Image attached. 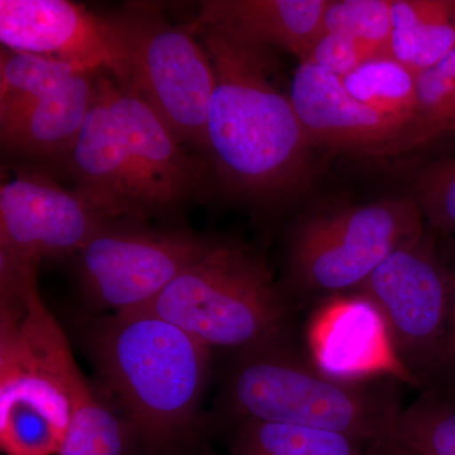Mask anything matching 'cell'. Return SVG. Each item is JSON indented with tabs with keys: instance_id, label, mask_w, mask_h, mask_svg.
Returning a JSON list of instances; mask_svg holds the SVG:
<instances>
[{
	"instance_id": "obj_5",
	"label": "cell",
	"mask_w": 455,
	"mask_h": 455,
	"mask_svg": "<svg viewBox=\"0 0 455 455\" xmlns=\"http://www.w3.org/2000/svg\"><path fill=\"white\" fill-rule=\"evenodd\" d=\"M123 53L125 82L185 146L205 155L214 71L190 27L172 25L157 7L128 4L103 16Z\"/></svg>"
},
{
	"instance_id": "obj_23",
	"label": "cell",
	"mask_w": 455,
	"mask_h": 455,
	"mask_svg": "<svg viewBox=\"0 0 455 455\" xmlns=\"http://www.w3.org/2000/svg\"><path fill=\"white\" fill-rule=\"evenodd\" d=\"M323 31L366 42L391 57L392 0H329Z\"/></svg>"
},
{
	"instance_id": "obj_21",
	"label": "cell",
	"mask_w": 455,
	"mask_h": 455,
	"mask_svg": "<svg viewBox=\"0 0 455 455\" xmlns=\"http://www.w3.org/2000/svg\"><path fill=\"white\" fill-rule=\"evenodd\" d=\"M387 443L403 455H455V401L424 391L401 409Z\"/></svg>"
},
{
	"instance_id": "obj_27",
	"label": "cell",
	"mask_w": 455,
	"mask_h": 455,
	"mask_svg": "<svg viewBox=\"0 0 455 455\" xmlns=\"http://www.w3.org/2000/svg\"><path fill=\"white\" fill-rule=\"evenodd\" d=\"M443 256L447 262L449 277H451L448 328L438 361L425 383L424 390L435 392L455 401V244H449Z\"/></svg>"
},
{
	"instance_id": "obj_8",
	"label": "cell",
	"mask_w": 455,
	"mask_h": 455,
	"mask_svg": "<svg viewBox=\"0 0 455 455\" xmlns=\"http://www.w3.org/2000/svg\"><path fill=\"white\" fill-rule=\"evenodd\" d=\"M215 242L187 230L112 223L77 253L80 280L95 307L114 313L143 309Z\"/></svg>"
},
{
	"instance_id": "obj_14",
	"label": "cell",
	"mask_w": 455,
	"mask_h": 455,
	"mask_svg": "<svg viewBox=\"0 0 455 455\" xmlns=\"http://www.w3.org/2000/svg\"><path fill=\"white\" fill-rule=\"evenodd\" d=\"M104 75L83 130L66 158L75 188L112 220H146L139 184L108 100Z\"/></svg>"
},
{
	"instance_id": "obj_11",
	"label": "cell",
	"mask_w": 455,
	"mask_h": 455,
	"mask_svg": "<svg viewBox=\"0 0 455 455\" xmlns=\"http://www.w3.org/2000/svg\"><path fill=\"white\" fill-rule=\"evenodd\" d=\"M0 41L4 49L125 82L123 53L104 17L68 0H0Z\"/></svg>"
},
{
	"instance_id": "obj_26",
	"label": "cell",
	"mask_w": 455,
	"mask_h": 455,
	"mask_svg": "<svg viewBox=\"0 0 455 455\" xmlns=\"http://www.w3.org/2000/svg\"><path fill=\"white\" fill-rule=\"evenodd\" d=\"M379 57L388 56L366 42L339 33L323 31L310 44L300 62H310L344 79L362 65Z\"/></svg>"
},
{
	"instance_id": "obj_18",
	"label": "cell",
	"mask_w": 455,
	"mask_h": 455,
	"mask_svg": "<svg viewBox=\"0 0 455 455\" xmlns=\"http://www.w3.org/2000/svg\"><path fill=\"white\" fill-rule=\"evenodd\" d=\"M454 50V2L392 0V59L418 75Z\"/></svg>"
},
{
	"instance_id": "obj_25",
	"label": "cell",
	"mask_w": 455,
	"mask_h": 455,
	"mask_svg": "<svg viewBox=\"0 0 455 455\" xmlns=\"http://www.w3.org/2000/svg\"><path fill=\"white\" fill-rule=\"evenodd\" d=\"M414 196L434 229L455 235V160L421 171L415 178Z\"/></svg>"
},
{
	"instance_id": "obj_16",
	"label": "cell",
	"mask_w": 455,
	"mask_h": 455,
	"mask_svg": "<svg viewBox=\"0 0 455 455\" xmlns=\"http://www.w3.org/2000/svg\"><path fill=\"white\" fill-rule=\"evenodd\" d=\"M82 73L44 95L14 121L0 127L2 146L35 158H68L97 92L99 75Z\"/></svg>"
},
{
	"instance_id": "obj_1",
	"label": "cell",
	"mask_w": 455,
	"mask_h": 455,
	"mask_svg": "<svg viewBox=\"0 0 455 455\" xmlns=\"http://www.w3.org/2000/svg\"><path fill=\"white\" fill-rule=\"evenodd\" d=\"M214 71L205 156L227 193L278 204L300 193L313 148L290 95L275 84L268 47L227 27L188 26Z\"/></svg>"
},
{
	"instance_id": "obj_12",
	"label": "cell",
	"mask_w": 455,
	"mask_h": 455,
	"mask_svg": "<svg viewBox=\"0 0 455 455\" xmlns=\"http://www.w3.org/2000/svg\"><path fill=\"white\" fill-rule=\"evenodd\" d=\"M146 217L178 208L202 191L206 164L190 156L169 125L128 84L104 75Z\"/></svg>"
},
{
	"instance_id": "obj_28",
	"label": "cell",
	"mask_w": 455,
	"mask_h": 455,
	"mask_svg": "<svg viewBox=\"0 0 455 455\" xmlns=\"http://www.w3.org/2000/svg\"><path fill=\"white\" fill-rule=\"evenodd\" d=\"M454 9H455V2H454Z\"/></svg>"
},
{
	"instance_id": "obj_3",
	"label": "cell",
	"mask_w": 455,
	"mask_h": 455,
	"mask_svg": "<svg viewBox=\"0 0 455 455\" xmlns=\"http://www.w3.org/2000/svg\"><path fill=\"white\" fill-rule=\"evenodd\" d=\"M226 406L241 423L316 427L361 443H387L401 411L390 388L329 376L290 344L238 355Z\"/></svg>"
},
{
	"instance_id": "obj_2",
	"label": "cell",
	"mask_w": 455,
	"mask_h": 455,
	"mask_svg": "<svg viewBox=\"0 0 455 455\" xmlns=\"http://www.w3.org/2000/svg\"><path fill=\"white\" fill-rule=\"evenodd\" d=\"M92 363L130 431L148 451H167L196 421L211 350L147 310L114 313L86 331Z\"/></svg>"
},
{
	"instance_id": "obj_6",
	"label": "cell",
	"mask_w": 455,
	"mask_h": 455,
	"mask_svg": "<svg viewBox=\"0 0 455 455\" xmlns=\"http://www.w3.org/2000/svg\"><path fill=\"white\" fill-rule=\"evenodd\" d=\"M424 220L414 197L310 215L290 238V283L305 295L359 291L386 257L425 235Z\"/></svg>"
},
{
	"instance_id": "obj_29",
	"label": "cell",
	"mask_w": 455,
	"mask_h": 455,
	"mask_svg": "<svg viewBox=\"0 0 455 455\" xmlns=\"http://www.w3.org/2000/svg\"><path fill=\"white\" fill-rule=\"evenodd\" d=\"M236 455H239V454H236Z\"/></svg>"
},
{
	"instance_id": "obj_9",
	"label": "cell",
	"mask_w": 455,
	"mask_h": 455,
	"mask_svg": "<svg viewBox=\"0 0 455 455\" xmlns=\"http://www.w3.org/2000/svg\"><path fill=\"white\" fill-rule=\"evenodd\" d=\"M289 95L313 147L387 157L431 140L420 116H392L368 107L349 94L341 77L310 62L299 64Z\"/></svg>"
},
{
	"instance_id": "obj_7",
	"label": "cell",
	"mask_w": 455,
	"mask_h": 455,
	"mask_svg": "<svg viewBox=\"0 0 455 455\" xmlns=\"http://www.w3.org/2000/svg\"><path fill=\"white\" fill-rule=\"evenodd\" d=\"M379 311L403 381L424 387L447 334L451 277L430 233L397 248L359 290Z\"/></svg>"
},
{
	"instance_id": "obj_15",
	"label": "cell",
	"mask_w": 455,
	"mask_h": 455,
	"mask_svg": "<svg viewBox=\"0 0 455 455\" xmlns=\"http://www.w3.org/2000/svg\"><path fill=\"white\" fill-rule=\"evenodd\" d=\"M307 338L314 364L344 381L390 373L403 381L387 331L364 296H338L316 311Z\"/></svg>"
},
{
	"instance_id": "obj_17",
	"label": "cell",
	"mask_w": 455,
	"mask_h": 455,
	"mask_svg": "<svg viewBox=\"0 0 455 455\" xmlns=\"http://www.w3.org/2000/svg\"><path fill=\"white\" fill-rule=\"evenodd\" d=\"M329 0H208L193 27H227L247 40L278 46L299 60L323 32Z\"/></svg>"
},
{
	"instance_id": "obj_24",
	"label": "cell",
	"mask_w": 455,
	"mask_h": 455,
	"mask_svg": "<svg viewBox=\"0 0 455 455\" xmlns=\"http://www.w3.org/2000/svg\"><path fill=\"white\" fill-rule=\"evenodd\" d=\"M66 435L49 416L32 407L0 410V447L7 455H60Z\"/></svg>"
},
{
	"instance_id": "obj_4",
	"label": "cell",
	"mask_w": 455,
	"mask_h": 455,
	"mask_svg": "<svg viewBox=\"0 0 455 455\" xmlns=\"http://www.w3.org/2000/svg\"><path fill=\"white\" fill-rule=\"evenodd\" d=\"M140 310L163 317L209 350L241 355L290 340L291 311L283 293L259 254L236 242L217 239Z\"/></svg>"
},
{
	"instance_id": "obj_19",
	"label": "cell",
	"mask_w": 455,
	"mask_h": 455,
	"mask_svg": "<svg viewBox=\"0 0 455 455\" xmlns=\"http://www.w3.org/2000/svg\"><path fill=\"white\" fill-rule=\"evenodd\" d=\"M90 71L57 60L2 47L0 56V127L8 124L37 99L74 76Z\"/></svg>"
},
{
	"instance_id": "obj_22",
	"label": "cell",
	"mask_w": 455,
	"mask_h": 455,
	"mask_svg": "<svg viewBox=\"0 0 455 455\" xmlns=\"http://www.w3.org/2000/svg\"><path fill=\"white\" fill-rule=\"evenodd\" d=\"M353 98L379 112L419 116L416 75L392 57H379L343 79Z\"/></svg>"
},
{
	"instance_id": "obj_10",
	"label": "cell",
	"mask_w": 455,
	"mask_h": 455,
	"mask_svg": "<svg viewBox=\"0 0 455 455\" xmlns=\"http://www.w3.org/2000/svg\"><path fill=\"white\" fill-rule=\"evenodd\" d=\"M114 220L76 188L20 171L0 188V257L37 267L44 257L79 253Z\"/></svg>"
},
{
	"instance_id": "obj_13",
	"label": "cell",
	"mask_w": 455,
	"mask_h": 455,
	"mask_svg": "<svg viewBox=\"0 0 455 455\" xmlns=\"http://www.w3.org/2000/svg\"><path fill=\"white\" fill-rule=\"evenodd\" d=\"M23 316L70 405V427L60 455H123L125 427L90 387L73 349L37 289V268L22 272Z\"/></svg>"
},
{
	"instance_id": "obj_20",
	"label": "cell",
	"mask_w": 455,
	"mask_h": 455,
	"mask_svg": "<svg viewBox=\"0 0 455 455\" xmlns=\"http://www.w3.org/2000/svg\"><path fill=\"white\" fill-rule=\"evenodd\" d=\"M361 444L338 431L245 421L236 436V454L362 455Z\"/></svg>"
}]
</instances>
